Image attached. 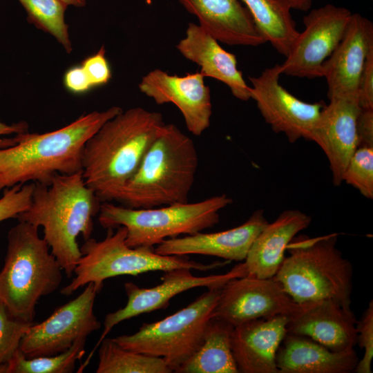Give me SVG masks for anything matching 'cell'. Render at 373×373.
Masks as SVG:
<instances>
[{
    "label": "cell",
    "instance_id": "obj_1",
    "mask_svg": "<svg viewBox=\"0 0 373 373\" xmlns=\"http://www.w3.org/2000/svg\"><path fill=\"white\" fill-rule=\"evenodd\" d=\"M165 124L160 113L133 107L106 121L86 141L82 175L102 202L115 200Z\"/></svg>",
    "mask_w": 373,
    "mask_h": 373
},
{
    "label": "cell",
    "instance_id": "obj_2",
    "mask_svg": "<svg viewBox=\"0 0 373 373\" xmlns=\"http://www.w3.org/2000/svg\"><path fill=\"white\" fill-rule=\"evenodd\" d=\"M122 111L112 106L84 113L55 131L21 133L16 144L0 149V192L28 182L48 185L57 174L82 171L86 141Z\"/></svg>",
    "mask_w": 373,
    "mask_h": 373
},
{
    "label": "cell",
    "instance_id": "obj_3",
    "mask_svg": "<svg viewBox=\"0 0 373 373\" xmlns=\"http://www.w3.org/2000/svg\"><path fill=\"white\" fill-rule=\"evenodd\" d=\"M101 203L82 171L57 174L50 184L35 183L30 206L17 219L43 228L44 239L70 278L82 255L77 238L79 234L84 240L91 238Z\"/></svg>",
    "mask_w": 373,
    "mask_h": 373
},
{
    "label": "cell",
    "instance_id": "obj_4",
    "mask_svg": "<svg viewBox=\"0 0 373 373\" xmlns=\"http://www.w3.org/2000/svg\"><path fill=\"white\" fill-rule=\"evenodd\" d=\"M198 166L193 141L165 124L115 201L133 209L188 202Z\"/></svg>",
    "mask_w": 373,
    "mask_h": 373
},
{
    "label": "cell",
    "instance_id": "obj_5",
    "mask_svg": "<svg viewBox=\"0 0 373 373\" xmlns=\"http://www.w3.org/2000/svg\"><path fill=\"white\" fill-rule=\"evenodd\" d=\"M38 229L23 221L10 229L0 271V301L12 317L26 322H32L39 299L62 280L63 269Z\"/></svg>",
    "mask_w": 373,
    "mask_h": 373
},
{
    "label": "cell",
    "instance_id": "obj_6",
    "mask_svg": "<svg viewBox=\"0 0 373 373\" xmlns=\"http://www.w3.org/2000/svg\"><path fill=\"white\" fill-rule=\"evenodd\" d=\"M274 276L297 303L333 299L350 307L353 267L336 247L337 235L295 238Z\"/></svg>",
    "mask_w": 373,
    "mask_h": 373
},
{
    "label": "cell",
    "instance_id": "obj_7",
    "mask_svg": "<svg viewBox=\"0 0 373 373\" xmlns=\"http://www.w3.org/2000/svg\"><path fill=\"white\" fill-rule=\"evenodd\" d=\"M232 203L221 194L194 203H179L148 209H133L102 202L99 222L106 229L126 227V243L131 247L160 244L164 240L191 235L219 222L220 210Z\"/></svg>",
    "mask_w": 373,
    "mask_h": 373
},
{
    "label": "cell",
    "instance_id": "obj_8",
    "mask_svg": "<svg viewBox=\"0 0 373 373\" xmlns=\"http://www.w3.org/2000/svg\"><path fill=\"white\" fill-rule=\"evenodd\" d=\"M115 229V231L107 229V234L102 240L92 238L85 240L80 247L82 255L74 269L75 277L61 289V294L71 295L89 283H93L101 291L106 279L119 276H137L178 268L208 271L229 262L216 261L205 265L191 260L186 255H161L153 247H131L125 241L126 227L119 226Z\"/></svg>",
    "mask_w": 373,
    "mask_h": 373
},
{
    "label": "cell",
    "instance_id": "obj_9",
    "mask_svg": "<svg viewBox=\"0 0 373 373\" xmlns=\"http://www.w3.org/2000/svg\"><path fill=\"white\" fill-rule=\"evenodd\" d=\"M220 289H209L165 318L144 323L135 334L113 339L126 350L162 358L175 372L201 345L207 324L213 317Z\"/></svg>",
    "mask_w": 373,
    "mask_h": 373
},
{
    "label": "cell",
    "instance_id": "obj_10",
    "mask_svg": "<svg viewBox=\"0 0 373 373\" xmlns=\"http://www.w3.org/2000/svg\"><path fill=\"white\" fill-rule=\"evenodd\" d=\"M99 291L89 283L75 299L57 307L41 323L32 324L21 339L20 351L26 358L55 355L99 329L101 323L93 310Z\"/></svg>",
    "mask_w": 373,
    "mask_h": 373
},
{
    "label": "cell",
    "instance_id": "obj_11",
    "mask_svg": "<svg viewBox=\"0 0 373 373\" xmlns=\"http://www.w3.org/2000/svg\"><path fill=\"white\" fill-rule=\"evenodd\" d=\"M352 14L349 9L331 3L310 10L303 19L304 30L280 64L282 75L322 77L323 64L341 40Z\"/></svg>",
    "mask_w": 373,
    "mask_h": 373
},
{
    "label": "cell",
    "instance_id": "obj_12",
    "mask_svg": "<svg viewBox=\"0 0 373 373\" xmlns=\"http://www.w3.org/2000/svg\"><path fill=\"white\" fill-rule=\"evenodd\" d=\"M191 269L178 268L164 271L161 283L153 287L140 288L132 282L124 284L128 301L126 305L106 315L104 329L96 345L79 370H84L90 363L95 352L111 329L123 321L140 314L166 308L170 300L186 290L206 287L208 289L222 287L233 278L246 276L244 263H240L222 274L196 276Z\"/></svg>",
    "mask_w": 373,
    "mask_h": 373
},
{
    "label": "cell",
    "instance_id": "obj_13",
    "mask_svg": "<svg viewBox=\"0 0 373 373\" xmlns=\"http://www.w3.org/2000/svg\"><path fill=\"white\" fill-rule=\"evenodd\" d=\"M281 75L280 64H276L258 77H249L251 99L275 133H284L290 143L301 138L310 140L325 104L299 99L280 84Z\"/></svg>",
    "mask_w": 373,
    "mask_h": 373
},
{
    "label": "cell",
    "instance_id": "obj_14",
    "mask_svg": "<svg viewBox=\"0 0 373 373\" xmlns=\"http://www.w3.org/2000/svg\"><path fill=\"white\" fill-rule=\"evenodd\" d=\"M274 278L245 276L230 280L220 289L213 317L233 327L244 322L285 315L289 318L303 307Z\"/></svg>",
    "mask_w": 373,
    "mask_h": 373
},
{
    "label": "cell",
    "instance_id": "obj_15",
    "mask_svg": "<svg viewBox=\"0 0 373 373\" xmlns=\"http://www.w3.org/2000/svg\"><path fill=\"white\" fill-rule=\"evenodd\" d=\"M204 78L200 72L178 76L156 68L142 78L138 88L157 104H173L188 131L199 136L209 127L212 115L210 88Z\"/></svg>",
    "mask_w": 373,
    "mask_h": 373
},
{
    "label": "cell",
    "instance_id": "obj_16",
    "mask_svg": "<svg viewBox=\"0 0 373 373\" xmlns=\"http://www.w3.org/2000/svg\"><path fill=\"white\" fill-rule=\"evenodd\" d=\"M372 50L373 23L359 13H352L341 40L323 66L329 99L358 97L360 77Z\"/></svg>",
    "mask_w": 373,
    "mask_h": 373
},
{
    "label": "cell",
    "instance_id": "obj_17",
    "mask_svg": "<svg viewBox=\"0 0 373 373\" xmlns=\"http://www.w3.org/2000/svg\"><path fill=\"white\" fill-rule=\"evenodd\" d=\"M329 100L321 111L310 140L325 153L329 163L332 182L338 186L343 182L345 169L358 148L356 122L360 106L357 96Z\"/></svg>",
    "mask_w": 373,
    "mask_h": 373
},
{
    "label": "cell",
    "instance_id": "obj_18",
    "mask_svg": "<svg viewBox=\"0 0 373 373\" xmlns=\"http://www.w3.org/2000/svg\"><path fill=\"white\" fill-rule=\"evenodd\" d=\"M289 318L287 333L308 337L332 351L352 349L356 345V318L350 307L333 299L303 303Z\"/></svg>",
    "mask_w": 373,
    "mask_h": 373
},
{
    "label": "cell",
    "instance_id": "obj_19",
    "mask_svg": "<svg viewBox=\"0 0 373 373\" xmlns=\"http://www.w3.org/2000/svg\"><path fill=\"white\" fill-rule=\"evenodd\" d=\"M268 223L264 211L258 209L246 222L234 228L169 238L157 245L154 250L161 255L201 254L229 261H244L254 240Z\"/></svg>",
    "mask_w": 373,
    "mask_h": 373
},
{
    "label": "cell",
    "instance_id": "obj_20",
    "mask_svg": "<svg viewBox=\"0 0 373 373\" xmlns=\"http://www.w3.org/2000/svg\"><path fill=\"white\" fill-rule=\"evenodd\" d=\"M289 317L252 319L233 327L231 350L239 372L279 373L276 356Z\"/></svg>",
    "mask_w": 373,
    "mask_h": 373
},
{
    "label": "cell",
    "instance_id": "obj_21",
    "mask_svg": "<svg viewBox=\"0 0 373 373\" xmlns=\"http://www.w3.org/2000/svg\"><path fill=\"white\" fill-rule=\"evenodd\" d=\"M219 42L256 47L267 42L240 0H178Z\"/></svg>",
    "mask_w": 373,
    "mask_h": 373
},
{
    "label": "cell",
    "instance_id": "obj_22",
    "mask_svg": "<svg viewBox=\"0 0 373 373\" xmlns=\"http://www.w3.org/2000/svg\"><path fill=\"white\" fill-rule=\"evenodd\" d=\"M176 48L185 59L200 67L199 72L204 77L222 82L240 100L251 99L250 86L238 68L235 55L222 48L219 41L198 24H188L185 35L179 41Z\"/></svg>",
    "mask_w": 373,
    "mask_h": 373
},
{
    "label": "cell",
    "instance_id": "obj_23",
    "mask_svg": "<svg viewBox=\"0 0 373 373\" xmlns=\"http://www.w3.org/2000/svg\"><path fill=\"white\" fill-rule=\"evenodd\" d=\"M312 218L298 209L283 211L268 223L251 244L243 263L246 276L260 278L274 277L285 258L287 246L294 237L307 228Z\"/></svg>",
    "mask_w": 373,
    "mask_h": 373
},
{
    "label": "cell",
    "instance_id": "obj_24",
    "mask_svg": "<svg viewBox=\"0 0 373 373\" xmlns=\"http://www.w3.org/2000/svg\"><path fill=\"white\" fill-rule=\"evenodd\" d=\"M358 361L354 348L332 351L308 337L289 333L276 356L279 373H350Z\"/></svg>",
    "mask_w": 373,
    "mask_h": 373
},
{
    "label": "cell",
    "instance_id": "obj_25",
    "mask_svg": "<svg viewBox=\"0 0 373 373\" xmlns=\"http://www.w3.org/2000/svg\"><path fill=\"white\" fill-rule=\"evenodd\" d=\"M233 326L213 317L206 327L198 350L176 373H238L231 350Z\"/></svg>",
    "mask_w": 373,
    "mask_h": 373
},
{
    "label": "cell",
    "instance_id": "obj_26",
    "mask_svg": "<svg viewBox=\"0 0 373 373\" xmlns=\"http://www.w3.org/2000/svg\"><path fill=\"white\" fill-rule=\"evenodd\" d=\"M256 26L274 49L286 57L299 32L291 10L278 0H240Z\"/></svg>",
    "mask_w": 373,
    "mask_h": 373
},
{
    "label": "cell",
    "instance_id": "obj_27",
    "mask_svg": "<svg viewBox=\"0 0 373 373\" xmlns=\"http://www.w3.org/2000/svg\"><path fill=\"white\" fill-rule=\"evenodd\" d=\"M97 373H171L161 357L126 350L113 338L103 339L98 347Z\"/></svg>",
    "mask_w": 373,
    "mask_h": 373
},
{
    "label": "cell",
    "instance_id": "obj_28",
    "mask_svg": "<svg viewBox=\"0 0 373 373\" xmlns=\"http://www.w3.org/2000/svg\"><path fill=\"white\" fill-rule=\"evenodd\" d=\"M86 338H80L67 350L52 356L26 358L19 350L6 365L4 373H71L85 353Z\"/></svg>",
    "mask_w": 373,
    "mask_h": 373
},
{
    "label": "cell",
    "instance_id": "obj_29",
    "mask_svg": "<svg viewBox=\"0 0 373 373\" xmlns=\"http://www.w3.org/2000/svg\"><path fill=\"white\" fill-rule=\"evenodd\" d=\"M28 15V20L37 28L50 34L64 47L72 51L65 12L68 6L62 0H18Z\"/></svg>",
    "mask_w": 373,
    "mask_h": 373
},
{
    "label": "cell",
    "instance_id": "obj_30",
    "mask_svg": "<svg viewBox=\"0 0 373 373\" xmlns=\"http://www.w3.org/2000/svg\"><path fill=\"white\" fill-rule=\"evenodd\" d=\"M343 182L356 189L365 198H373V148H357L343 174Z\"/></svg>",
    "mask_w": 373,
    "mask_h": 373
},
{
    "label": "cell",
    "instance_id": "obj_31",
    "mask_svg": "<svg viewBox=\"0 0 373 373\" xmlns=\"http://www.w3.org/2000/svg\"><path fill=\"white\" fill-rule=\"evenodd\" d=\"M33 322L12 317L0 301V373L19 350L21 339Z\"/></svg>",
    "mask_w": 373,
    "mask_h": 373
},
{
    "label": "cell",
    "instance_id": "obj_32",
    "mask_svg": "<svg viewBox=\"0 0 373 373\" xmlns=\"http://www.w3.org/2000/svg\"><path fill=\"white\" fill-rule=\"evenodd\" d=\"M356 344L364 350L362 358L354 370L356 373H371L373 357V302L371 300L361 319L356 324Z\"/></svg>",
    "mask_w": 373,
    "mask_h": 373
},
{
    "label": "cell",
    "instance_id": "obj_33",
    "mask_svg": "<svg viewBox=\"0 0 373 373\" xmlns=\"http://www.w3.org/2000/svg\"><path fill=\"white\" fill-rule=\"evenodd\" d=\"M35 183L18 184L3 191L0 198V222L17 218L30 206Z\"/></svg>",
    "mask_w": 373,
    "mask_h": 373
},
{
    "label": "cell",
    "instance_id": "obj_34",
    "mask_svg": "<svg viewBox=\"0 0 373 373\" xmlns=\"http://www.w3.org/2000/svg\"><path fill=\"white\" fill-rule=\"evenodd\" d=\"M81 66L93 88L106 84L111 78V70L104 46L96 53L84 59Z\"/></svg>",
    "mask_w": 373,
    "mask_h": 373
},
{
    "label": "cell",
    "instance_id": "obj_35",
    "mask_svg": "<svg viewBox=\"0 0 373 373\" xmlns=\"http://www.w3.org/2000/svg\"><path fill=\"white\" fill-rule=\"evenodd\" d=\"M358 100L361 108L373 109V50L367 57L360 77Z\"/></svg>",
    "mask_w": 373,
    "mask_h": 373
},
{
    "label": "cell",
    "instance_id": "obj_36",
    "mask_svg": "<svg viewBox=\"0 0 373 373\" xmlns=\"http://www.w3.org/2000/svg\"><path fill=\"white\" fill-rule=\"evenodd\" d=\"M356 132L358 148H373V109L360 108Z\"/></svg>",
    "mask_w": 373,
    "mask_h": 373
},
{
    "label": "cell",
    "instance_id": "obj_37",
    "mask_svg": "<svg viewBox=\"0 0 373 373\" xmlns=\"http://www.w3.org/2000/svg\"><path fill=\"white\" fill-rule=\"evenodd\" d=\"M66 88L75 94H81L93 88L82 66L69 68L63 78Z\"/></svg>",
    "mask_w": 373,
    "mask_h": 373
},
{
    "label": "cell",
    "instance_id": "obj_38",
    "mask_svg": "<svg viewBox=\"0 0 373 373\" xmlns=\"http://www.w3.org/2000/svg\"><path fill=\"white\" fill-rule=\"evenodd\" d=\"M26 132H28V125L24 121L8 124L0 120V149L16 144L19 135Z\"/></svg>",
    "mask_w": 373,
    "mask_h": 373
},
{
    "label": "cell",
    "instance_id": "obj_39",
    "mask_svg": "<svg viewBox=\"0 0 373 373\" xmlns=\"http://www.w3.org/2000/svg\"><path fill=\"white\" fill-rule=\"evenodd\" d=\"M290 10L308 11L314 0H278Z\"/></svg>",
    "mask_w": 373,
    "mask_h": 373
},
{
    "label": "cell",
    "instance_id": "obj_40",
    "mask_svg": "<svg viewBox=\"0 0 373 373\" xmlns=\"http://www.w3.org/2000/svg\"><path fill=\"white\" fill-rule=\"evenodd\" d=\"M68 6H73L77 8L84 7L86 5V0H62Z\"/></svg>",
    "mask_w": 373,
    "mask_h": 373
}]
</instances>
